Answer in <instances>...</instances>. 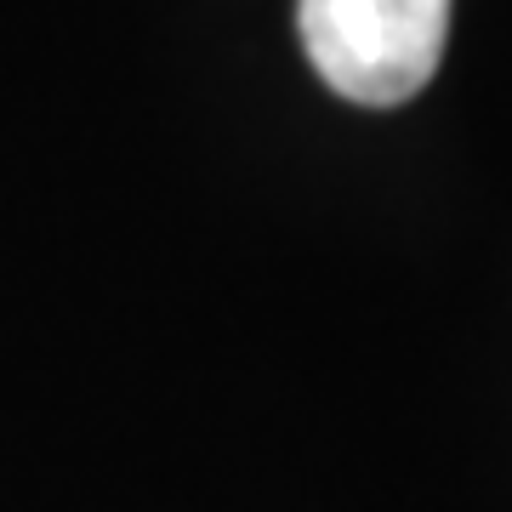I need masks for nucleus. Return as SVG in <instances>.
I'll list each match as a JSON object with an SVG mask.
<instances>
[{"label":"nucleus","instance_id":"1","mask_svg":"<svg viewBox=\"0 0 512 512\" xmlns=\"http://www.w3.org/2000/svg\"><path fill=\"white\" fill-rule=\"evenodd\" d=\"M456 0H302V46L330 92L393 109L439 74Z\"/></svg>","mask_w":512,"mask_h":512}]
</instances>
